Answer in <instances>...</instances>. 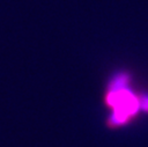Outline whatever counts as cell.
Listing matches in <instances>:
<instances>
[{
  "mask_svg": "<svg viewBox=\"0 0 148 147\" xmlns=\"http://www.w3.org/2000/svg\"><path fill=\"white\" fill-rule=\"evenodd\" d=\"M143 94L132 89L131 74L124 71L112 74L105 90V103L111 109L109 123L111 126L121 125L142 110Z\"/></svg>",
  "mask_w": 148,
  "mask_h": 147,
  "instance_id": "obj_1",
  "label": "cell"
}]
</instances>
